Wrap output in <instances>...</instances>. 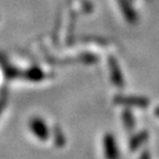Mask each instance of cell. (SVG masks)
<instances>
[{
    "instance_id": "1",
    "label": "cell",
    "mask_w": 159,
    "mask_h": 159,
    "mask_svg": "<svg viewBox=\"0 0 159 159\" xmlns=\"http://www.w3.org/2000/svg\"><path fill=\"white\" fill-rule=\"evenodd\" d=\"M104 152L107 159H118L119 152L117 148L116 140L112 135H106L104 137Z\"/></svg>"
},
{
    "instance_id": "2",
    "label": "cell",
    "mask_w": 159,
    "mask_h": 159,
    "mask_svg": "<svg viewBox=\"0 0 159 159\" xmlns=\"http://www.w3.org/2000/svg\"><path fill=\"white\" fill-rule=\"evenodd\" d=\"M30 128L33 132V134L40 139H47L49 137V130L41 118H33L30 122Z\"/></svg>"
},
{
    "instance_id": "3",
    "label": "cell",
    "mask_w": 159,
    "mask_h": 159,
    "mask_svg": "<svg viewBox=\"0 0 159 159\" xmlns=\"http://www.w3.org/2000/svg\"><path fill=\"white\" fill-rule=\"evenodd\" d=\"M112 70H113L112 73L115 75L114 82H116V83H117V81H120V79H122V77H120V73H119V70H118V67H117V64H116V63H115V67L113 66V67H112Z\"/></svg>"
}]
</instances>
